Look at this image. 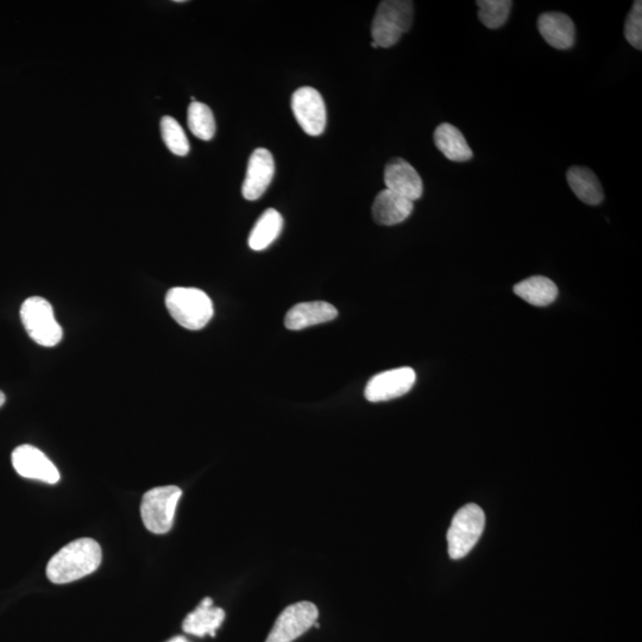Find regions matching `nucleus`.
Listing matches in <instances>:
<instances>
[{
  "mask_svg": "<svg viewBox=\"0 0 642 642\" xmlns=\"http://www.w3.org/2000/svg\"><path fill=\"white\" fill-rule=\"evenodd\" d=\"M102 547L96 540L72 541L49 560L47 577L54 584H67L97 571L102 564Z\"/></svg>",
  "mask_w": 642,
  "mask_h": 642,
  "instance_id": "obj_1",
  "label": "nucleus"
},
{
  "mask_svg": "<svg viewBox=\"0 0 642 642\" xmlns=\"http://www.w3.org/2000/svg\"><path fill=\"white\" fill-rule=\"evenodd\" d=\"M166 306L176 323L191 331L204 329L214 312L209 295L198 288L169 289Z\"/></svg>",
  "mask_w": 642,
  "mask_h": 642,
  "instance_id": "obj_2",
  "label": "nucleus"
},
{
  "mask_svg": "<svg viewBox=\"0 0 642 642\" xmlns=\"http://www.w3.org/2000/svg\"><path fill=\"white\" fill-rule=\"evenodd\" d=\"M414 18V6L408 0H385L377 8L371 36L379 48H390L398 43L411 29Z\"/></svg>",
  "mask_w": 642,
  "mask_h": 642,
  "instance_id": "obj_3",
  "label": "nucleus"
},
{
  "mask_svg": "<svg viewBox=\"0 0 642 642\" xmlns=\"http://www.w3.org/2000/svg\"><path fill=\"white\" fill-rule=\"evenodd\" d=\"M21 319L29 337L41 346L53 348L64 337L53 307L46 299L31 297L25 300L21 307Z\"/></svg>",
  "mask_w": 642,
  "mask_h": 642,
  "instance_id": "obj_4",
  "label": "nucleus"
},
{
  "mask_svg": "<svg viewBox=\"0 0 642 642\" xmlns=\"http://www.w3.org/2000/svg\"><path fill=\"white\" fill-rule=\"evenodd\" d=\"M486 526V515L474 503L464 506L453 516L448 532L449 555L458 560L474 549Z\"/></svg>",
  "mask_w": 642,
  "mask_h": 642,
  "instance_id": "obj_5",
  "label": "nucleus"
},
{
  "mask_svg": "<svg viewBox=\"0 0 642 642\" xmlns=\"http://www.w3.org/2000/svg\"><path fill=\"white\" fill-rule=\"evenodd\" d=\"M181 495L182 490L176 486L157 487L144 494L141 515L148 531L166 534L172 530Z\"/></svg>",
  "mask_w": 642,
  "mask_h": 642,
  "instance_id": "obj_6",
  "label": "nucleus"
},
{
  "mask_svg": "<svg viewBox=\"0 0 642 642\" xmlns=\"http://www.w3.org/2000/svg\"><path fill=\"white\" fill-rule=\"evenodd\" d=\"M318 616V608L312 602L292 604L280 614L266 642H293L314 626Z\"/></svg>",
  "mask_w": 642,
  "mask_h": 642,
  "instance_id": "obj_7",
  "label": "nucleus"
},
{
  "mask_svg": "<svg viewBox=\"0 0 642 642\" xmlns=\"http://www.w3.org/2000/svg\"><path fill=\"white\" fill-rule=\"evenodd\" d=\"M292 110L302 130L320 136L326 128V106L321 94L312 87H301L292 97Z\"/></svg>",
  "mask_w": 642,
  "mask_h": 642,
  "instance_id": "obj_8",
  "label": "nucleus"
},
{
  "mask_svg": "<svg viewBox=\"0 0 642 642\" xmlns=\"http://www.w3.org/2000/svg\"><path fill=\"white\" fill-rule=\"evenodd\" d=\"M417 374L412 368H398L376 375L365 387V399L383 402L401 398L413 388Z\"/></svg>",
  "mask_w": 642,
  "mask_h": 642,
  "instance_id": "obj_9",
  "label": "nucleus"
},
{
  "mask_svg": "<svg viewBox=\"0 0 642 642\" xmlns=\"http://www.w3.org/2000/svg\"><path fill=\"white\" fill-rule=\"evenodd\" d=\"M12 465L18 475L55 484L60 481V472L42 451L31 445H21L12 452Z\"/></svg>",
  "mask_w": 642,
  "mask_h": 642,
  "instance_id": "obj_10",
  "label": "nucleus"
},
{
  "mask_svg": "<svg viewBox=\"0 0 642 642\" xmlns=\"http://www.w3.org/2000/svg\"><path fill=\"white\" fill-rule=\"evenodd\" d=\"M275 161L272 153L264 148H258L251 154L247 175L242 187L244 199L254 201L260 199L268 190L274 179Z\"/></svg>",
  "mask_w": 642,
  "mask_h": 642,
  "instance_id": "obj_11",
  "label": "nucleus"
},
{
  "mask_svg": "<svg viewBox=\"0 0 642 642\" xmlns=\"http://www.w3.org/2000/svg\"><path fill=\"white\" fill-rule=\"evenodd\" d=\"M385 184L387 190L414 201L421 198L424 192L423 180L411 163L396 157L385 169Z\"/></svg>",
  "mask_w": 642,
  "mask_h": 642,
  "instance_id": "obj_12",
  "label": "nucleus"
},
{
  "mask_svg": "<svg viewBox=\"0 0 642 642\" xmlns=\"http://www.w3.org/2000/svg\"><path fill=\"white\" fill-rule=\"evenodd\" d=\"M337 317V308L329 302H302L288 311L285 325L288 330L300 331L307 329V327L329 323Z\"/></svg>",
  "mask_w": 642,
  "mask_h": 642,
  "instance_id": "obj_13",
  "label": "nucleus"
},
{
  "mask_svg": "<svg viewBox=\"0 0 642 642\" xmlns=\"http://www.w3.org/2000/svg\"><path fill=\"white\" fill-rule=\"evenodd\" d=\"M538 29L541 37L553 48L566 50L575 44V24L562 12H546L541 15L538 20Z\"/></svg>",
  "mask_w": 642,
  "mask_h": 642,
  "instance_id": "obj_14",
  "label": "nucleus"
},
{
  "mask_svg": "<svg viewBox=\"0 0 642 642\" xmlns=\"http://www.w3.org/2000/svg\"><path fill=\"white\" fill-rule=\"evenodd\" d=\"M414 203L392 191L383 190L376 195L373 205V217L380 225H398L411 216Z\"/></svg>",
  "mask_w": 642,
  "mask_h": 642,
  "instance_id": "obj_15",
  "label": "nucleus"
},
{
  "mask_svg": "<svg viewBox=\"0 0 642 642\" xmlns=\"http://www.w3.org/2000/svg\"><path fill=\"white\" fill-rule=\"evenodd\" d=\"M224 620V610L213 607V601L210 597H206L194 612L186 616L184 623H182V629L185 633L197 635V637H204L207 634L214 637Z\"/></svg>",
  "mask_w": 642,
  "mask_h": 642,
  "instance_id": "obj_16",
  "label": "nucleus"
},
{
  "mask_svg": "<svg viewBox=\"0 0 642 642\" xmlns=\"http://www.w3.org/2000/svg\"><path fill=\"white\" fill-rule=\"evenodd\" d=\"M568 184L576 197L584 204L600 205L604 198L601 182L589 168L571 167L566 174Z\"/></svg>",
  "mask_w": 642,
  "mask_h": 642,
  "instance_id": "obj_17",
  "label": "nucleus"
},
{
  "mask_svg": "<svg viewBox=\"0 0 642 642\" xmlns=\"http://www.w3.org/2000/svg\"><path fill=\"white\" fill-rule=\"evenodd\" d=\"M434 143L453 162L469 161L474 156L462 132L449 123L440 124L434 131Z\"/></svg>",
  "mask_w": 642,
  "mask_h": 642,
  "instance_id": "obj_18",
  "label": "nucleus"
},
{
  "mask_svg": "<svg viewBox=\"0 0 642 642\" xmlns=\"http://www.w3.org/2000/svg\"><path fill=\"white\" fill-rule=\"evenodd\" d=\"M514 293L528 304L533 306H549L558 297V288L555 282L544 276H533V278L521 281L514 287Z\"/></svg>",
  "mask_w": 642,
  "mask_h": 642,
  "instance_id": "obj_19",
  "label": "nucleus"
},
{
  "mask_svg": "<svg viewBox=\"0 0 642 642\" xmlns=\"http://www.w3.org/2000/svg\"><path fill=\"white\" fill-rule=\"evenodd\" d=\"M283 218L279 211L268 209L257 220L249 236V247L254 251L266 250L281 234Z\"/></svg>",
  "mask_w": 642,
  "mask_h": 642,
  "instance_id": "obj_20",
  "label": "nucleus"
},
{
  "mask_svg": "<svg viewBox=\"0 0 642 642\" xmlns=\"http://www.w3.org/2000/svg\"><path fill=\"white\" fill-rule=\"evenodd\" d=\"M187 123L192 134L199 140L211 141L216 135V119H214L212 110L197 100L188 106Z\"/></svg>",
  "mask_w": 642,
  "mask_h": 642,
  "instance_id": "obj_21",
  "label": "nucleus"
},
{
  "mask_svg": "<svg viewBox=\"0 0 642 642\" xmlns=\"http://www.w3.org/2000/svg\"><path fill=\"white\" fill-rule=\"evenodd\" d=\"M478 17L489 29H499L508 20L513 2L511 0H478Z\"/></svg>",
  "mask_w": 642,
  "mask_h": 642,
  "instance_id": "obj_22",
  "label": "nucleus"
},
{
  "mask_svg": "<svg viewBox=\"0 0 642 642\" xmlns=\"http://www.w3.org/2000/svg\"><path fill=\"white\" fill-rule=\"evenodd\" d=\"M161 135L166 147L176 156H186L190 153V142L176 119L163 117L161 119Z\"/></svg>",
  "mask_w": 642,
  "mask_h": 642,
  "instance_id": "obj_23",
  "label": "nucleus"
},
{
  "mask_svg": "<svg viewBox=\"0 0 642 642\" xmlns=\"http://www.w3.org/2000/svg\"><path fill=\"white\" fill-rule=\"evenodd\" d=\"M625 37L635 49H642V3L634 2L625 24Z\"/></svg>",
  "mask_w": 642,
  "mask_h": 642,
  "instance_id": "obj_24",
  "label": "nucleus"
},
{
  "mask_svg": "<svg viewBox=\"0 0 642 642\" xmlns=\"http://www.w3.org/2000/svg\"><path fill=\"white\" fill-rule=\"evenodd\" d=\"M5 394L0 390V407H2L5 404Z\"/></svg>",
  "mask_w": 642,
  "mask_h": 642,
  "instance_id": "obj_25",
  "label": "nucleus"
},
{
  "mask_svg": "<svg viewBox=\"0 0 642 642\" xmlns=\"http://www.w3.org/2000/svg\"><path fill=\"white\" fill-rule=\"evenodd\" d=\"M168 642H188V641L185 638L176 637V638H174V639H172L171 641H168Z\"/></svg>",
  "mask_w": 642,
  "mask_h": 642,
  "instance_id": "obj_26",
  "label": "nucleus"
},
{
  "mask_svg": "<svg viewBox=\"0 0 642 642\" xmlns=\"http://www.w3.org/2000/svg\"><path fill=\"white\" fill-rule=\"evenodd\" d=\"M370 46L373 48H379V46H377V44L374 41L370 43Z\"/></svg>",
  "mask_w": 642,
  "mask_h": 642,
  "instance_id": "obj_27",
  "label": "nucleus"
}]
</instances>
